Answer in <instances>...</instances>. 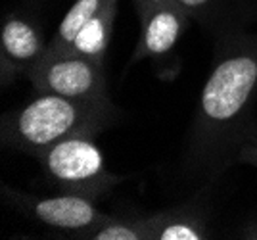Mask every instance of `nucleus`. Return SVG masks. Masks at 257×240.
Returning <instances> with one entry per match:
<instances>
[{
  "label": "nucleus",
  "mask_w": 257,
  "mask_h": 240,
  "mask_svg": "<svg viewBox=\"0 0 257 240\" xmlns=\"http://www.w3.org/2000/svg\"><path fill=\"white\" fill-rule=\"evenodd\" d=\"M255 102L257 31L215 39L211 69L182 154V175L192 185H213L240 164V152L255 125Z\"/></svg>",
  "instance_id": "nucleus-1"
},
{
  "label": "nucleus",
  "mask_w": 257,
  "mask_h": 240,
  "mask_svg": "<svg viewBox=\"0 0 257 240\" xmlns=\"http://www.w3.org/2000/svg\"><path fill=\"white\" fill-rule=\"evenodd\" d=\"M121 119L111 98H67L37 92L20 108L6 111L0 121V141L6 148L39 158L58 142L73 137H94Z\"/></svg>",
  "instance_id": "nucleus-2"
},
{
  "label": "nucleus",
  "mask_w": 257,
  "mask_h": 240,
  "mask_svg": "<svg viewBox=\"0 0 257 240\" xmlns=\"http://www.w3.org/2000/svg\"><path fill=\"white\" fill-rule=\"evenodd\" d=\"M37 160L44 179L56 192L77 194L94 202L109 196L127 179L107 169L106 156L98 148L94 137H73L58 142Z\"/></svg>",
  "instance_id": "nucleus-3"
},
{
  "label": "nucleus",
  "mask_w": 257,
  "mask_h": 240,
  "mask_svg": "<svg viewBox=\"0 0 257 240\" xmlns=\"http://www.w3.org/2000/svg\"><path fill=\"white\" fill-rule=\"evenodd\" d=\"M119 0H75L48 41L43 60L60 56H83L106 60Z\"/></svg>",
  "instance_id": "nucleus-4"
},
{
  "label": "nucleus",
  "mask_w": 257,
  "mask_h": 240,
  "mask_svg": "<svg viewBox=\"0 0 257 240\" xmlns=\"http://www.w3.org/2000/svg\"><path fill=\"white\" fill-rule=\"evenodd\" d=\"M2 198L8 206L25 217L37 221L39 225L71 234L75 238H88L94 230L113 217L100 211L94 200L77 194L58 192L52 196H39L2 185Z\"/></svg>",
  "instance_id": "nucleus-5"
},
{
  "label": "nucleus",
  "mask_w": 257,
  "mask_h": 240,
  "mask_svg": "<svg viewBox=\"0 0 257 240\" xmlns=\"http://www.w3.org/2000/svg\"><path fill=\"white\" fill-rule=\"evenodd\" d=\"M35 92L60 94L67 98H107V79L104 62L83 56H60L41 60L27 73Z\"/></svg>",
  "instance_id": "nucleus-6"
},
{
  "label": "nucleus",
  "mask_w": 257,
  "mask_h": 240,
  "mask_svg": "<svg viewBox=\"0 0 257 240\" xmlns=\"http://www.w3.org/2000/svg\"><path fill=\"white\" fill-rule=\"evenodd\" d=\"M48 41L27 16L6 14L0 31V79L8 87L20 75H27L43 60Z\"/></svg>",
  "instance_id": "nucleus-7"
},
{
  "label": "nucleus",
  "mask_w": 257,
  "mask_h": 240,
  "mask_svg": "<svg viewBox=\"0 0 257 240\" xmlns=\"http://www.w3.org/2000/svg\"><path fill=\"white\" fill-rule=\"evenodd\" d=\"M140 37L128 67L146 58H165L177 46L192 18L181 6H158L139 12Z\"/></svg>",
  "instance_id": "nucleus-8"
},
{
  "label": "nucleus",
  "mask_w": 257,
  "mask_h": 240,
  "mask_svg": "<svg viewBox=\"0 0 257 240\" xmlns=\"http://www.w3.org/2000/svg\"><path fill=\"white\" fill-rule=\"evenodd\" d=\"M177 4L213 41L249 31L257 22V0H177Z\"/></svg>",
  "instance_id": "nucleus-9"
},
{
  "label": "nucleus",
  "mask_w": 257,
  "mask_h": 240,
  "mask_svg": "<svg viewBox=\"0 0 257 240\" xmlns=\"http://www.w3.org/2000/svg\"><path fill=\"white\" fill-rule=\"evenodd\" d=\"M148 223H150V240L211 238L207 207L198 200L148 213Z\"/></svg>",
  "instance_id": "nucleus-10"
},
{
  "label": "nucleus",
  "mask_w": 257,
  "mask_h": 240,
  "mask_svg": "<svg viewBox=\"0 0 257 240\" xmlns=\"http://www.w3.org/2000/svg\"><path fill=\"white\" fill-rule=\"evenodd\" d=\"M86 240H150L148 215L142 213L113 215Z\"/></svg>",
  "instance_id": "nucleus-11"
},
{
  "label": "nucleus",
  "mask_w": 257,
  "mask_h": 240,
  "mask_svg": "<svg viewBox=\"0 0 257 240\" xmlns=\"http://www.w3.org/2000/svg\"><path fill=\"white\" fill-rule=\"evenodd\" d=\"M240 164H247V165L257 167V121H255V125H253L251 135L247 137L242 152H240Z\"/></svg>",
  "instance_id": "nucleus-12"
},
{
  "label": "nucleus",
  "mask_w": 257,
  "mask_h": 240,
  "mask_svg": "<svg viewBox=\"0 0 257 240\" xmlns=\"http://www.w3.org/2000/svg\"><path fill=\"white\" fill-rule=\"evenodd\" d=\"M137 12L150 10V8H158V6H179L177 0H133Z\"/></svg>",
  "instance_id": "nucleus-13"
},
{
  "label": "nucleus",
  "mask_w": 257,
  "mask_h": 240,
  "mask_svg": "<svg viewBox=\"0 0 257 240\" xmlns=\"http://www.w3.org/2000/svg\"><path fill=\"white\" fill-rule=\"evenodd\" d=\"M240 234H242V238H257V223L255 221L247 223L246 229L240 230Z\"/></svg>",
  "instance_id": "nucleus-14"
}]
</instances>
